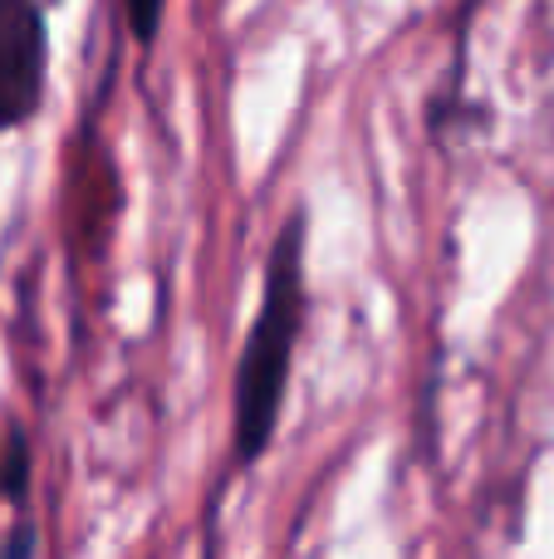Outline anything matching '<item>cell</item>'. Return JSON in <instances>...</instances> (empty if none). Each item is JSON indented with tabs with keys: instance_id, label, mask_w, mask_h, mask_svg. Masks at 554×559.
Segmentation results:
<instances>
[{
	"instance_id": "277c9868",
	"label": "cell",
	"mask_w": 554,
	"mask_h": 559,
	"mask_svg": "<svg viewBox=\"0 0 554 559\" xmlns=\"http://www.w3.org/2000/svg\"><path fill=\"white\" fill-rule=\"evenodd\" d=\"M162 10H167V0H123V25L143 49L153 45L157 29H162Z\"/></svg>"
},
{
	"instance_id": "7a4b0ae2",
	"label": "cell",
	"mask_w": 554,
	"mask_h": 559,
	"mask_svg": "<svg viewBox=\"0 0 554 559\" xmlns=\"http://www.w3.org/2000/svg\"><path fill=\"white\" fill-rule=\"evenodd\" d=\"M49 29L39 0H0V133L35 123L45 108Z\"/></svg>"
},
{
	"instance_id": "5b68a950",
	"label": "cell",
	"mask_w": 554,
	"mask_h": 559,
	"mask_svg": "<svg viewBox=\"0 0 554 559\" xmlns=\"http://www.w3.org/2000/svg\"><path fill=\"white\" fill-rule=\"evenodd\" d=\"M35 555H39V531H35V521H25V515H20L15 531L5 535V550H0V559H35Z\"/></svg>"
},
{
	"instance_id": "6da1fadb",
	"label": "cell",
	"mask_w": 554,
	"mask_h": 559,
	"mask_svg": "<svg viewBox=\"0 0 554 559\" xmlns=\"http://www.w3.org/2000/svg\"><path fill=\"white\" fill-rule=\"evenodd\" d=\"M304 241H310V216L294 206L265 255L261 275V309L251 319V334L236 358L231 383V456L236 466H255L270 452L280 432L285 393H290L294 354H300L304 329Z\"/></svg>"
},
{
	"instance_id": "3957f363",
	"label": "cell",
	"mask_w": 554,
	"mask_h": 559,
	"mask_svg": "<svg viewBox=\"0 0 554 559\" xmlns=\"http://www.w3.org/2000/svg\"><path fill=\"white\" fill-rule=\"evenodd\" d=\"M29 442H25V427H10V442L0 452V496H5L15 511H25V496H29Z\"/></svg>"
}]
</instances>
